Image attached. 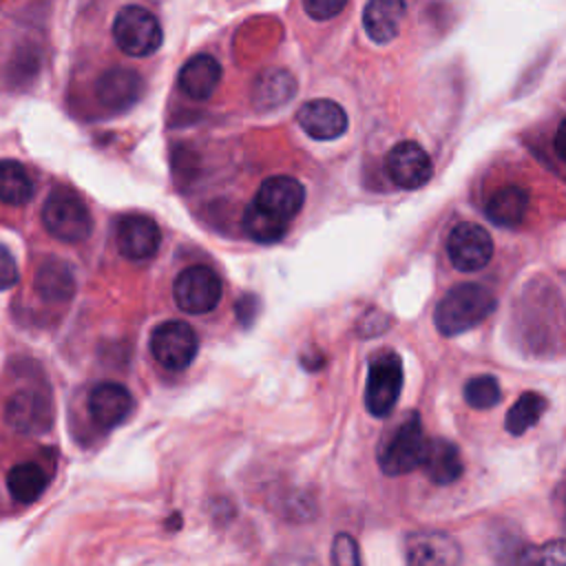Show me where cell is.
<instances>
[{"label":"cell","mask_w":566,"mask_h":566,"mask_svg":"<svg viewBox=\"0 0 566 566\" xmlns=\"http://www.w3.org/2000/svg\"><path fill=\"white\" fill-rule=\"evenodd\" d=\"M345 7H347V2H336V0H305L303 2L305 13L314 20H329V18L338 15Z\"/></svg>","instance_id":"30"},{"label":"cell","mask_w":566,"mask_h":566,"mask_svg":"<svg viewBox=\"0 0 566 566\" xmlns=\"http://www.w3.org/2000/svg\"><path fill=\"white\" fill-rule=\"evenodd\" d=\"M46 405L35 394H18L7 402V422L15 427L22 433L42 431L49 422V416H44Z\"/></svg>","instance_id":"22"},{"label":"cell","mask_w":566,"mask_h":566,"mask_svg":"<svg viewBox=\"0 0 566 566\" xmlns=\"http://www.w3.org/2000/svg\"><path fill=\"white\" fill-rule=\"evenodd\" d=\"M427 438L422 431L420 416L409 411L400 424L385 438L378 451V464L385 475H405L420 467L424 455Z\"/></svg>","instance_id":"2"},{"label":"cell","mask_w":566,"mask_h":566,"mask_svg":"<svg viewBox=\"0 0 566 566\" xmlns=\"http://www.w3.org/2000/svg\"><path fill=\"white\" fill-rule=\"evenodd\" d=\"M221 279L208 265H190L181 270L172 283V296L186 314H208L221 301Z\"/></svg>","instance_id":"6"},{"label":"cell","mask_w":566,"mask_h":566,"mask_svg":"<svg viewBox=\"0 0 566 566\" xmlns=\"http://www.w3.org/2000/svg\"><path fill=\"white\" fill-rule=\"evenodd\" d=\"M33 197V179L20 161L0 159V201L24 206Z\"/></svg>","instance_id":"24"},{"label":"cell","mask_w":566,"mask_h":566,"mask_svg":"<svg viewBox=\"0 0 566 566\" xmlns=\"http://www.w3.org/2000/svg\"><path fill=\"white\" fill-rule=\"evenodd\" d=\"M15 283H18L15 259H13V254L4 245H0V292L13 287Z\"/></svg>","instance_id":"31"},{"label":"cell","mask_w":566,"mask_h":566,"mask_svg":"<svg viewBox=\"0 0 566 566\" xmlns=\"http://www.w3.org/2000/svg\"><path fill=\"white\" fill-rule=\"evenodd\" d=\"M296 95V80L283 69H270L261 73L252 84V104L259 111L276 108Z\"/></svg>","instance_id":"19"},{"label":"cell","mask_w":566,"mask_h":566,"mask_svg":"<svg viewBox=\"0 0 566 566\" xmlns=\"http://www.w3.org/2000/svg\"><path fill=\"white\" fill-rule=\"evenodd\" d=\"M385 168L389 179L398 188H407V190L424 186L433 175V164L429 155L416 142H398L389 150L385 159Z\"/></svg>","instance_id":"10"},{"label":"cell","mask_w":566,"mask_h":566,"mask_svg":"<svg viewBox=\"0 0 566 566\" xmlns=\"http://www.w3.org/2000/svg\"><path fill=\"white\" fill-rule=\"evenodd\" d=\"M405 13L407 4L400 0H371L363 11V27L374 42L387 44L398 35Z\"/></svg>","instance_id":"18"},{"label":"cell","mask_w":566,"mask_h":566,"mask_svg":"<svg viewBox=\"0 0 566 566\" xmlns=\"http://www.w3.org/2000/svg\"><path fill=\"white\" fill-rule=\"evenodd\" d=\"M42 223L51 237L64 243H80L93 230V219L86 203L71 190H55L42 208Z\"/></svg>","instance_id":"3"},{"label":"cell","mask_w":566,"mask_h":566,"mask_svg":"<svg viewBox=\"0 0 566 566\" xmlns=\"http://www.w3.org/2000/svg\"><path fill=\"white\" fill-rule=\"evenodd\" d=\"M528 210V192L520 186H504L491 195L484 214L500 228H515Z\"/></svg>","instance_id":"20"},{"label":"cell","mask_w":566,"mask_h":566,"mask_svg":"<svg viewBox=\"0 0 566 566\" xmlns=\"http://www.w3.org/2000/svg\"><path fill=\"white\" fill-rule=\"evenodd\" d=\"M159 226L146 214H128L117 223V248L130 261H146L159 250Z\"/></svg>","instance_id":"13"},{"label":"cell","mask_w":566,"mask_h":566,"mask_svg":"<svg viewBox=\"0 0 566 566\" xmlns=\"http://www.w3.org/2000/svg\"><path fill=\"white\" fill-rule=\"evenodd\" d=\"M113 38L126 55L148 57L161 44V27L148 9L128 4L119 9L113 20Z\"/></svg>","instance_id":"4"},{"label":"cell","mask_w":566,"mask_h":566,"mask_svg":"<svg viewBox=\"0 0 566 566\" xmlns=\"http://www.w3.org/2000/svg\"><path fill=\"white\" fill-rule=\"evenodd\" d=\"M517 566H566L564 539H551L537 546H526L520 553Z\"/></svg>","instance_id":"27"},{"label":"cell","mask_w":566,"mask_h":566,"mask_svg":"<svg viewBox=\"0 0 566 566\" xmlns=\"http://www.w3.org/2000/svg\"><path fill=\"white\" fill-rule=\"evenodd\" d=\"M420 467H422L424 475L433 484H440V486H447V484L455 482L462 475V469H464L458 447L453 442L444 440V438L427 440Z\"/></svg>","instance_id":"16"},{"label":"cell","mask_w":566,"mask_h":566,"mask_svg":"<svg viewBox=\"0 0 566 566\" xmlns=\"http://www.w3.org/2000/svg\"><path fill=\"white\" fill-rule=\"evenodd\" d=\"M303 201L305 188L298 179L290 175H274L261 184L256 199L252 203L259 206L263 212L272 214L274 219L287 223L303 208Z\"/></svg>","instance_id":"11"},{"label":"cell","mask_w":566,"mask_h":566,"mask_svg":"<svg viewBox=\"0 0 566 566\" xmlns=\"http://www.w3.org/2000/svg\"><path fill=\"white\" fill-rule=\"evenodd\" d=\"M464 400L473 407V409H491L493 405L500 402V385L493 376L482 374L471 378L464 385Z\"/></svg>","instance_id":"28"},{"label":"cell","mask_w":566,"mask_h":566,"mask_svg":"<svg viewBox=\"0 0 566 566\" xmlns=\"http://www.w3.org/2000/svg\"><path fill=\"white\" fill-rule=\"evenodd\" d=\"M197 349V332L186 321H166L155 327L150 336V352L155 360L170 371L186 369L195 360Z\"/></svg>","instance_id":"7"},{"label":"cell","mask_w":566,"mask_h":566,"mask_svg":"<svg viewBox=\"0 0 566 566\" xmlns=\"http://www.w3.org/2000/svg\"><path fill=\"white\" fill-rule=\"evenodd\" d=\"M35 290L46 301H66L75 292V279L64 261L49 259L35 274Z\"/></svg>","instance_id":"21"},{"label":"cell","mask_w":566,"mask_h":566,"mask_svg":"<svg viewBox=\"0 0 566 566\" xmlns=\"http://www.w3.org/2000/svg\"><path fill=\"white\" fill-rule=\"evenodd\" d=\"M219 80H221V64L208 53H199L190 57L181 66L177 77L179 88L192 99H208L219 86Z\"/></svg>","instance_id":"17"},{"label":"cell","mask_w":566,"mask_h":566,"mask_svg":"<svg viewBox=\"0 0 566 566\" xmlns=\"http://www.w3.org/2000/svg\"><path fill=\"white\" fill-rule=\"evenodd\" d=\"M133 396L119 382H99L88 394V413L102 429H115L133 411Z\"/></svg>","instance_id":"14"},{"label":"cell","mask_w":566,"mask_h":566,"mask_svg":"<svg viewBox=\"0 0 566 566\" xmlns=\"http://www.w3.org/2000/svg\"><path fill=\"white\" fill-rule=\"evenodd\" d=\"M49 484V475L44 473V469L35 462H22L15 464L9 473H7V489L11 493V497L15 502L22 504H31L35 502L44 489Z\"/></svg>","instance_id":"23"},{"label":"cell","mask_w":566,"mask_h":566,"mask_svg":"<svg viewBox=\"0 0 566 566\" xmlns=\"http://www.w3.org/2000/svg\"><path fill=\"white\" fill-rule=\"evenodd\" d=\"M268 566H321L314 557L301 553H276Z\"/></svg>","instance_id":"32"},{"label":"cell","mask_w":566,"mask_h":566,"mask_svg":"<svg viewBox=\"0 0 566 566\" xmlns=\"http://www.w3.org/2000/svg\"><path fill=\"white\" fill-rule=\"evenodd\" d=\"M447 252L460 272H478L491 261L493 241L482 226L464 221L451 230L447 239Z\"/></svg>","instance_id":"8"},{"label":"cell","mask_w":566,"mask_h":566,"mask_svg":"<svg viewBox=\"0 0 566 566\" xmlns=\"http://www.w3.org/2000/svg\"><path fill=\"white\" fill-rule=\"evenodd\" d=\"M546 407H548V402L542 394H537V391L522 394L513 402V407L506 411V418H504L506 431L513 433V436H522L526 429L537 424V420L542 418Z\"/></svg>","instance_id":"25"},{"label":"cell","mask_w":566,"mask_h":566,"mask_svg":"<svg viewBox=\"0 0 566 566\" xmlns=\"http://www.w3.org/2000/svg\"><path fill=\"white\" fill-rule=\"evenodd\" d=\"M497 307L493 292L480 283H460L451 287L433 312V323L442 336H458L486 321Z\"/></svg>","instance_id":"1"},{"label":"cell","mask_w":566,"mask_h":566,"mask_svg":"<svg viewBox=\"0 0 566 566\" xmlns=\"http://www.w3.org/2000/svg\"><path fill=\"white\" fill-rule=\"evenodd\" d=\"M287 223L274 219L272 214L263 212L259 206L250 203L243 212V230L256 243H274L285 234Z\"/></svg>","instance_id":"26"},{"label":"cell","mask_w":566,"mask_h":566,"mask_svg":"<svg viewBox=\"0 0 566 566\" xmlns=\"http://www.w3.org/2000/svg\"><path fill=\"white\" fill-rule=\"evenodd\" d=\"M296 119L305 130V135L318 142L336 139L347 130V113L343 111L340 104L325 97L305 102L298 108Z\"/></svg>","instance_id":"12"},{"label":"cell","mask_w":566,"mask_h":566,"mask_svg":"<svg viewBox=\"0 0 566 566\" xmlns=\"http://www.w3.org/2000/svg\"><path fill=\"white\" fill-rule=\"evenodd\" d=\"M95 95L108 111H126L142 95V77L133 69L104 71L95 82Z\"/></svg>","instance_id":"15"},{"label":"cell","mask_w":566,"mask_h":566,"mask_svg":"<svg viewBox=\"0 0 566 566\" xmlns=\"http://www.w3.org/2000/svg\"><path fill=\"white\" fill-rule=\"evenodd\" d=\"M407 566H460V544L442 531H416L405 542Z\"/></svg>","instance_id":"9"},{"label":"cell","mask_w":566,"mask_h":566,"mask_svg":"<svg viewBox=\"0 0 566 566\" xmlns=\"http://www.w3.org/2000/svg\"><path fill=\"white\" fill-rule=\"evenodd\" d=\"M402 389V363L391 349L378 352L367 371L365 382V407L371 416L385 418L391 413Z\"/></svg>","instance_id":"5"},{"label":"cell","mask_w":566,"mask_h":566,"mask_svg":"<svg viewBox=\"0 0 566 566\" xmlns=\"http://www.w3.org/2000/svg\"><path fill=\"white\" fill-rule=\"evenodd\" d=\"M332 566H363L358 542L349 533H338L332 539Z\"/></svg>","instance_id":"29"}]
</instances>
